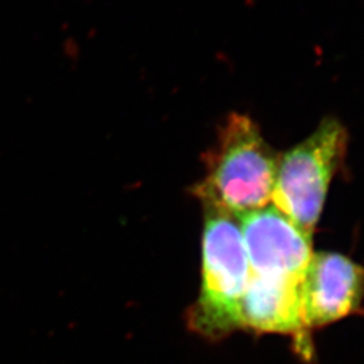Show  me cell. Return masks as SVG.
<instances>
[{"label": "cell", "mask_w": 364, "mask_h": 364, "mask_svg": "<svg viewBox=\"0 0 364 364\" xmlns=\"http://www.w3.org/2000/svg\"><path fill=\"white\" fill-rule=\"evenodd\" d=\"M278 158L251 117L231 114L203 156L205 176L192 193L203 207L223 209L235 218L264 208L272 201Z\"/></svg>", "instance_id": "1"}, {"label": "cell", "mask_w": 364, "mask_h": 364, "mask_svg": "<svg viewBox=\"0 0 364 364\" xmlns=\"http://www.w3.org/2000/svg\"><path fill=\"white\" fill-rule=\"evenodd\" d=\"M201 285L186 321L191 331L220 340L242 329L240 308L250 263L239 221L234 215L204 205Z\"/></svg>", "instance_id": "2"}, {"label": "cell", "mask_w": 364, "mask_h": 364, "mask_svg": "<svg viewBox=\"0 0 364 364\" xmlns=\"http://www.w3.org/2000/svg\"><path fill=\"white\" fill-rule=\"evenodd\" d=\"M347 144L346 127L326 117L306 139L278 158L270 205L311 240Z\"/></svg>", "instance_id": "3"}, {"label": "cell", "mask_w": 364, "mask_h": 364, "mask_svg": "<svg viewBox=\"0 0 364 364\" xmlns=\"http://www.w3.org/2000/svg\"><path fill=\"white\" fill-rule=\"evenodd\" d=\"M236 219L247 252L250 274L302 284L312 258L311 239L272 205Z\"/></svg>", "instance_id": "4"}, {"label": "cell", "mask_w": 364, "mask_h": 364, "mask_svg": "<svg viewBox=\"0 0 364 364\" xmlns=\"http://www.w3.org/2000/svg\"><path fill=\"white\" fill-rule=\"evenodd\" d=\"M364 299V266L336 252H313L301 287L306 331L356 312Z\"/></svg>", "instance_id": "5"}, {"label": "cell", "mask_w": 364, "mask_h": 364, "mask_svg": "<svg viewBox=\"0 0 364 364\" xmlns=\"http://www.w3.org/2000/svg\"><path fill=\"white\" fill-rule=\"evenodd\" d=\"M302 284L250 274L242 299V329L291 335L308 350V331L301 309Z\"/></svg>", "instance_id": "6"}]
</instances>
